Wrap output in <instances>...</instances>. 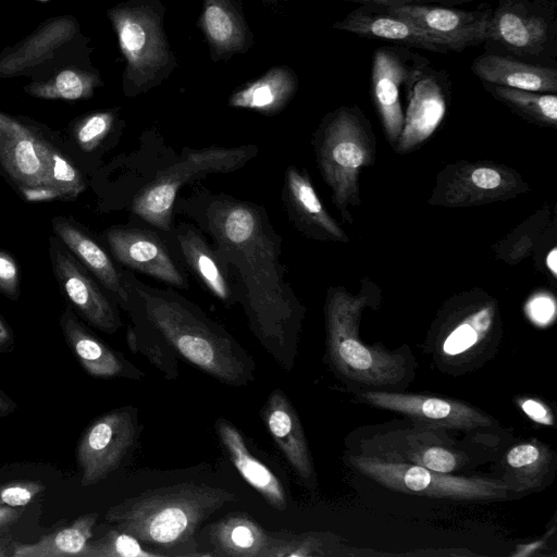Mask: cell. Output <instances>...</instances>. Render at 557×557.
I'll use <instances>...</instances> for the list:
<instances>
[{"mask_svg":"<svg viewBox=\"0 0 557 557\" xmlns=\"http://www.w3.org/2000/svg\"><path fill=\"white\" fill-rule=\"evenodd\" d=\"M222 265L238 272L250 327L286 370L293 367L301 312L283 278L280 239L263 210L250 202L214 198L202 213Z\"/></svg>","mask_w":557,"mask_h":557,"instance_id":"1","label":"cell"},{"mask_svg":"<svg viewBox=\"0 0 557 557\" xmlns=\"http://www.w3.org/2000/svg\"><path fill=\"white\" fill-rule=\"evenodd\" d=\"M143 319L184 359L222 383L253 381L255 363L220 325L181 296L139 284L135 287Z\"/></svg>","mask_w":557,"mask_h":557,"instance_id":"2","label":"cell"},{"mask_svg":"<svg viewBox=\"0 0 557 557\" xmlns=\"http://www.w3.org/2000/svg\"><path fill=\"white\" fill-rule=\"evenodd\" d=\"M236 500L226 490L202 483L184 482L145 491L111 506L108 523L146 543L169 550L170 555L189 556L194 534L211 513Z\"/></svg>","mask_w":557,"mask_h":557,"instance_id":"3","label":"cell"},{"mask_svg":"<svg viewBox=\"0 0 557 557\" xmlns=\"http://www.w3.org/2000/svg\"><path fill=\"white\" fill-rule=\"evenodd\" d=\"M364 300L344 289L330 290L325 307L330 359L341 374L352 381L379 386L397 383L406 372L404 358L368 346L358 336Z\"/></svg>","mask_w":557,"mask_h":557,"instance_id":"4","label":"cell"},{"mask_svg":"<svg viewBox=\"0 0 557 557\" xmlns=\"http://www.w3.org/2000/svg\"><path fill=\"white\" fill-rule=\"evenodd\" d=\"M485 52L557 69V0H499Z\"/></svg>","mask_w":557,"mask_h":557,"instance_id":"5","label":"cell"},{"mask_svg":"<svg viewBox=\"0 0 557 557\" xmlns=\"http://www.w3.org/2000/svg\"><path fill=\"white\" fill-rule=\"evenodd\" d=\"M350 463L362 474L386 488L433 498L490 500L507 496L503 480L456 476L379 456H350Z\"/></svg>","mask_w":557,"mask_h":557,"instance_id":"6","label":"cell"},{"mask_svg":"<svg viewBox=\"0 0 557 557\" xmlns=\"http://www.w3.org/2000/svg\"><path fill=\"white\" fill-rule=\"evenodd\" d=\"M256 153L255 146L190 150L180 161L160 171L137 194L133 201V211L151 225L168 231L175 198L186 183L209 173L237 170Z\"/></svg>","mask_w":557,"mask_h":557,"instance_id":"7","label":"cell"},{"mask_svg":"<svg viewBox=\"0 0 557 557\" xmlns=\"http://www.w3.org/2000/svg\"><path fill=\"white\" fill-rule=\"evenodd\" d=\"M366 121L358 108L343 107L324 128L318 152L320 169L336 207L348 220V205L359 202L358 174L371 160Z\"/></svg>","mask_w":557,"mask_h":557,"instance_id":"8","label":"cell"},{"mask_svg":"<svg viewBox=\"0 0 557 557\" xmlns=\"http://www.w3.org/2000/svg\"><path fill=\"white\" fill-rule=\"evenodd\" d=\"M430 64L426 57L399 45L381 46L372 53V100L392 145L404 125L403 98L409 102L417 79Z\"/></svg>","mask_w":557,"mask_h":557,"instance_id":"9","label":"cell"},{"mask_svg":"<svg viewBox=\"0 0 557 557\" xmlns=\"http://www.w3.org/2000/svg\"><path fill=\"white\" fill-rule=\"evenodd\" d=\"M138 434L136 410L124 407L97 417L84 431L75 450L81 486L104 480L117 469Z\"/></svg>","mask_w":557,"mask_h":557,"instance_id":"10","label":"cell"},{"mask_svg":"<svg viewBox=\"0 0 557 557\" xmlns=\"http://www.w3.org/2000/svg\"><path fill=\"white\" fill-rule=\"evenodd\" d=\"M525 187L521 177L506 166L463 163L443 172L430 202L446 207L484 205L513 197Z\"/></svg>","mask_w":557,"mask_h":557,"instance_id":"11","label":"cell"},{"mask_svg":"<svg viewBox=\"0 0 557 557\" xmlns=\"http://www.w3.org/2000/svg\"><path fill=\"white\" fill-rule=\"evenodd\" d=\"M391 8L424 32L444 41L450 51L455 52L485 42L493 11L487 3L474 10L437 3H410Z\"/></svg>","mask_w":557,"mask_h":557,"instance_id":"12","label":"cell"},{"mask_svg":"<svg viewBox=\"0 0 557 557\" xmlns=\"http://www.w3.org/2000/svg\"><path fill=\"white\" fill-rule=\"evenodd\" d=\"M361 398L376 408L405 414L437 430H473L492 424L483 411L454 399L382 391L363 392Z\"/></svg>","mask_w":557,"mask_h":557,"instance_id":"13","label":"cell"},{"mask_svg":"<svg viewBox=\"0 0 557 557\" xmlns=\"http://www.w3.org/2000/svg\"><path fill=\"white\" fill-rule=\"evenodd\" d=\"M335 29L393 45L447 54L450 49L441 39L424 32L391 7L361 4L333 26Z\"/></svg>","mask_w":557,"mask_h":557,"instance_id":"14","label":"cell"},{"mask_svg":"<svg viewBox=\"0 0 557 557\" xmlns=\"http://www.w3.org/2000/svg\"><path fill=\"white\" fill-rule=\"evenodd\" d=\"M449 91L448 73L428 65L413 86L397 140L398 152L413 149L433 134L446 113Z\"/></svg>","mask_w":557,"mask_h":557,"instance_id":"15","label":"cell"},{"mask_svg":"<svg viewBox=\"0 0 557 557\" xmlns=\"http://www.w3.org/2000/svg\"><path fill=\"white\" fill-rule=\"evenodd\" d=\"M50 253L55 277L72 306L96 329L115 333L122 321L112 302L54 238L50 239Z\"/></svg>","mask_w":557,"mask_h":557,"instance_id":"16","label":"cell"},{"mask_svg":"<svg viewBox=\"0 0 557 557\" xmlns=\"http://www.w3.org/2000/svg\"><path fill=\"white\" fill-rule=\"evenodd\" d=\"M47 143L17 120L0 112V164L21 188L51 186Z\"/></svg>","mask_w":557,"mask_h":557,"instance_id":"17","label":"cell"},{"mask_svg":"<svg viewBox=\"0 0 557 557\" xmlns=\"http://www.w3.org/2000/svg\"><path fill=\"white\" fill-rule=\"evenodd\" d=\"M106 238L113 256L122 264L175 287H186L166 247L154 234L138 228L113 227L106 232Z\"/></svg>","mask_w":557,"mask_h":557,"instance_id":"18","label":"cell"},{"mask_svg":"<svg viewBox=\"0 0 557 557\" xmlns=\"http://www.w3.org/2000/svg\"><path fill=\"white\" fill-rule=\"evenodd\" d=\"M60 326L66 344L90 376L138 380L145 375L123 354L91 333L70 308H65L60 317Z\"/></svg>","mask_w":557,"mask_h":557,"instance_id":"19","label":"cell"},{"mask_svg":"<svg viewBox=\"0 0 557 557\" xmlns=\"http://www.w3.org/2000/svg\"><path fill=\"white\" fill-rule=\"evenodd\" d=\"M263 421L289 465L306 482L314 480V468L300 419L280 389L268 396L262 408Z\"/></svg>","mask_w":557,"mask_h":557,"instance_id":"20","label":"cell"},{"mask_svg":"<svg viewBox=\"0 0 557 557\" xmlns=\"http://www.w3.org/2000/svg\"><path fill=\"white\" fill-rule=\"evenodd\" d=\"M434 428L398 430L386 434L384 446L385 459L421 466L426 469L450 473L461 465V455L450 449L435 432Z\"/></svg>","mask_w":557,"mask_h":557,"instance_id":"21","label":"cell"},{"mask_svg":"<svg viewBox=\"0 0 557 557\" xmlns=\"http://www.w3.org/2000/svg\"><path fill=\"white\" fill-rule=\"evenodd\" d=\"M471 72L482 82L537 92H557V69L484 52L471 64Z\"/></svg>","mask_w":557,"mask_h":557,"instance_id":"22","label":"cell"},{"mask_svg":"<svg viewBox=\"0 0 557 557\" xmlns=\"http://www.w3.org/2000/svg\"><path fill=\"white\" fill-rule=\"evenodd\" d=\"M219 438L243 479L274 509L287 506L285 490L277 476L248 449L240 431L224 418L215 421Z\"/></svg>","mask_w":557,"mask_h":557,"instance_id":"23","label":"cell"},{"mask_svg":"<svg viewBox=\"0 0 557 557\" xmlns=\"http://www.w3.org/2000/svg\"><path fill=\"white\" fill-rule=\"evenodd\" d=\"M285 195L292 215L302 231L321 239L348 240L325 210L308 175L293 165L286 170Z\"/></svg>","mask_w":557,"mask_h":557,"instance_id":"24","label":"cell"},{"mask_svg":"<svg viewBox=\"0 0 557 557\" xmlns=\"http://www.w3.org/2000/svg\"><path fill=\"white\" fill-rule=\"evenodd\" d=\"M121 48L135 76L143 81L162 60L160 38L154 25L137 12L114 11L112 13Z\"/></svg>","mask_w":557,"mask_h":557,"instance_id":"25","label":"cell"},{"mask_svg":"<svg viewBox=\"0 0 557 557\" xmlns=\"http://www.w3.org/2000/svg\"><path fill=\"white\" fill-rule=\"evenodd\" d=\"M54 234L97 276L100 283L128 310L129 293L104 250L79 228L63 218L52 222Z\"/></svg>","mask_w":557,"mask_h":557,"instance_id":"26","label":"cell"},{"mask_svg":"<svg viewBox=\"0 0 557 557\" xmlns=\"http://www.w3.org/2000/svg\"><path fill=\"white\" fill-rule=\"evenodd\" d=\"M271 533L249 515H228L210 527L213 555L225 557H262Z\"/></svg>","mask_w":557,"mask_h":557,"instance_id":"27","label":"cell"},{"mask_svg":"<svg viewBox=\"0 0 557 557\" xmlns=\"http://www.w3.org/2000/svg\"><path fill=\"white\" fill-rule=\"evenodd\" d=\"M97 512H88L76 518L70 525L42 535L35 543L14 542L12 557H82L94 534Z\"/></svg>","mask_w":557,"mask_h":557,"instance_id":"28","label":"cell"},{"mask_svg":"<svg viewBox=\"0 0 557 557\" xmlns=\"http://www.w3.org/2000/svg\"><path fill=\"white\" fill-rule=\"evenodd\" d=\"M73 18L59 17L42 25L33 36L0 58V77L11 76L49 55L75 33Z\"/></svg>","mask_w":557,"mask_h":557,"instance_id":"29","label":"cell"},{"mask_svg":"<svg viewBox=\"0 0 557 557\" xmlns=\"http://www.w3.org/2000/svg\"><path fill=\"white\" fill-rule=\"evenodd\" d=\"M504 483L509 491L539 490L553 466V454L542 443L527 442L511 447L504 457Z\"/></svg>","mask_w":557,"mask_h":557,"instance_id":"30","label":"cell"},{"mask_svg":"<svg viewBox=\"0 0 557 557\" xmlns=\"http://www.w3.org/2000/svg\"><path fill=\"white\" fill-rule=\"evenodd\" d=\"M177 240L186 262L201 283L216 298L228 301L232 293L214 250L201 235L189 227L182 230Z\"/></svg>","mask_w":557,"mask_h":557,"instance_id":"31","label":"cell"},{"mask_svg":"<svg viewBox=\"0 0 557 557\" xmlns=\"http://www.w3.org/2000/svg\"><path fill=\"white\" fill-rule=\"evenodd\" d=\"M484 89L521 117L545 126L557 125L556 94L516 89L482 83Z\"/></svg>","mask_w":557,"mask_h":557,"instance_id":"32","label":"cell"},{"mask_svg":"<svg viewBox=\"0 0 557 557\" xmlns=\"http://www.w3.org/2000/svg\"><path fill=\"white\" fill-rule=\"evenodd\" d=\"M294 90L295 79L290 74L273 71L234 94L230 104L263 113H274L286 103Z\"/></svg>","mask_w":557,"mask_h":557,"instance_id":"33","label":"cell"},{"mask_svg":"<svg viewBox=\"0 0 557 557\" xmlns=\"http://www.w3.org/2000/svg\"><path fill=\"white\" fill-rule=\"evenodd\" d=\"M126 341L133 352L146 356L168 379L177 377L176 352L145 320L128 327Z\"/></svg>","mask_w":557,"mask_h":557,"instance_id":"34","label":"cell"},{"mask_svg":"<svg viewBox=\"0 0 557 557\" xmlns=\"http://www.w3.org/2000/svg\"><path fill=\"white\" fill-rule=\"evenodd\" d=\"M95 77L77 70H64L45 83H34L25 90L38 98L78 100L91 96Z\"/></svg>","mask_w":557,"mask_h":557,"instance_id":"35","label":"cell"},{"mask_svg":"<svg viewBox=\"0 0 557 557\" xmlns=\"http://www.w3.org/2000/svg\"><path fill=\"white\" fill-rule=\"evenodd\" d=\"M493 322V310L483 308L475 311L458 324L442 344V351L447 357L462 355L485 338Z\"/></svg>","mask_w":557,"mask_h":557,"instance_id":"36","label":"cell"},{"mask_svg":"<svg viewBox=\"0 0 557 557\" xmlns=\"http://www.w3.org/2000/svg\"><path fill=\"white\" fill-rule=\"evenodd\" d=\"M163 553L145 549L133 535L116 528L90 540L82 557H164Z\"/></svg>","mask_w":557,"mask_h":557,"instance_id":"37","label":"cell"},{"mask_svg":"<svg viewBox=\"0 0 557 557\" xmlns=\"http://www.w3.org/2000/svg\"><path fill=\"white\" fill-rule=\"evenodd\" d=\"M321 539L314 534L271 533L262 557H307L324 555Z\"/></svg>","mask_w":557,"mask_h":557,"instance_id":"38","label":"cell"},{"mask_svg":"<svg viewBox=\"0 0 557 557\" xmlns=\"http://www.w3.org/2000/svg\"><path fill=\"white\" fill-rule=\"evenodd\" d=\"M46 160L50 184L62 197H76L85 188L78 170L48 143Z\"/></svg>","mask_w":557,"mask_h":557,"instance_id":"39","label":"cell"},{"mask_svg":"<svg viewBox=\"0 0 557 557\" xmlns=\"http://www.w3.org/2000/svg\"><path fill=\"white\" fill-rule=\"evenodd\" d=\"M207 34L220 47H231L238 39V28L230 11L219 3L207 5L203 13Z\"/></svg>","mask_w":557,"mask_h":557,"instance_id":"40","label":"cell"},{"mask_svg":"<svg viewBox=\"0 0 557 557\" xmlns=\"http://www.w3.org/2000/svg\"><path fill=\"white\" fill-rule=\"evenodd\" d=\"M113 119L110 112H98L87 116L75 132L79 147L84 151H92L96 149L110 132Z\"/></svg>","mask_w":557,"mask_h":557,"instance_id":"41","label":"cell"},{"mask_svg":"<svg viewBox=\"0 0 557 557\" xmlns=\"http://www.w3.org/2000/svg\"><path fill=\"white\" fill-rule=\"evenodd\" d=\"M46 490L39 481H14L0 485V506L24 508L38 494Z\"/></svg>","mask_w":557,"mask_h":557,"instance_id":"42","label":"cell"},{"mask_svg":"<svg viewBox=\"0 0 557 557\" xmlns=\"http://www.w3.org/2000/svg\"><path fill=\"white\" fill-rule=\"evenodd\" d=\"M0 290L11 299L18 297V272L12 258L0 252Z\"/></svg>","mask_w":557,"mask_h":557,"instance_id":"43","label":"cell"},{"mask_svg":"<svg viewBox=\"0 0 557 557\" xmlns=\"http://www.w3.org/2000/svg\"><path fill=\"white\" fill-rule=\"evenodd\" d=\"M521 408L532 420L542 424H553L550 411L541 401L525 399L521 403Z\"/></svg>","mask_w":557,"mask_h":557,"instance_id":"44","label":"cell"},{"mask_svg":"<svg viewBox=\"0 0 557 557\" xmlns=\"http://www.w3.org/2000/svg\"><path fill=\"white\" fill-rule=\"evenodd\" d=\"M21 190L29 201H42L62 197L57 189L50 186L23 187Z\"/></svg>","mask_w":557,"mask_h":557,"instance_id":"45","label":"cell"},{"mask_svg":"<svg viewBox=\"0 0 557 557\" xmlns=\"http://www.w3.org/2000/svg\"><path fill=\"white\" fill-rule=\"evenodd\" d=\"M23 512V508L0 506V535L8 534L9 529L20 520Z\"/></svg>","mask_w":557,"mask_h":557,"instance_id":"46","label":"cell"},{"mask_svg":"<svg viewBox=\"0 0 557 557\" xmlns=\"http://www.w3.org/2000/svg\"><path fill=\"white\" fill-rule=\"evenodd\" d=\"M554 312V306L549 299L541 298L533 301L531 306L532 317L539 322H547Z\"/></svg>","mask_w":557,"mask_h":557,"instance_id":"47","label":"cell"},{"mask_svg":"<svg viewBox=\"0 0 557 557\" xmlns=\"http://www.w3.org/2000/svg\"><path fill=\"white\" fill-rule=\"evenodd\" d=\"M361 4H377L387 7H398L410 3H437L447 5L445 0H346Z\"/></svg>","mask_w":557,"mask_h":557,"instance_id":"48","label":"cell"},{"mask_svg":"<svg viewBox=\"0 0 557 557\" xmlns=\"http://www.w3.org/2000/svg\"><path fill=\"white\" fill-rule=\"evenodd\" d=\"M14 336L10 326L0 317V352L12 350Z\"/></svg>","mask_w":557,"mask_h":557,"instance_id":"49","label":"cell"},{"mask_svg":"<svg viewBox=\"0 0 557 557\" xmlns=\"http://www.w3.org/2000/svg\"><path fill=\"white\" fill-rule=\"evenodd\" d=\"M16 409V404L5 393L0 391V417L8 416Z\"/></svg>","mask_w":557,"mask_h":557,"instance_id":"50","label":"cell"},{"mask_svg":"<svg viewBox=\"0 0 557 557\" xmlns=\"http://www.w3.org/2000/svg\"><path fill=\"white\" fill-rule=\"evenodd\" d=\"M12 543L9 534L0 535V556H10Z\"/></svg>","mask_w":557,"mask_h":557,"instance_id":"51","label":"cell"},{"mask_svg":"<svg viewBox=\"0 0 557 557\" xmlns=\"http://www.w3.org/2000/svg\"><path fill=\"white\" fill-rule=\"evenodd\" d=\"M556 248L547 255L546 263L554 276L557 275V253Z\"/></svg>","mask_w":557,"mask_h":557,"instance_id":"52","label":"cell"},{"mask_svg":"<svg viewBox=\"0 0 557 557\" xmlns=\"http://www.w3.org/2000/svg\"><path fill=\"white\" fill-rule=\"evenodd\" d=\"M447 5L465 3L463 0H445Z\"/></svg>","mask_w":557,"mask_h":557,"instance_id":"53","label":"cell"},{"mask_svg":"<svg viewBox=\"0 0 557 557\" xmlns=\"http://www.w3.org/2000/svg\"><path fill=\"white\" fill-rule=\"evenodd\" d=\"M465 2L475 1V0H463Z\"/></svg>","mask_w":557,"mask_h":557,"instance_id":"54","label":"cell"}]
</instances>
